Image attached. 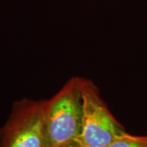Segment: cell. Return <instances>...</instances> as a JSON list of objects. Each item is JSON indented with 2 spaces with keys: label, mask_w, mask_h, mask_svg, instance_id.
<instances>
[{
  "label": "cell",
  "mask_w": 147,
  "mask_h": 147,
  "mask_svg": "<svg viewBox=\"0 0 147 147\" xmlns=\"http://www.w3.org/2000/svg\"><path fill=\"white\" fill-rule=\"evenodd\" d=\"M83 118L80 78L74 77L51 99L47 100V147H58L79 137Z\"/></svg>",
  "instance_id": "6da1fadb"
},
{
  "label": "cell",
  "mask_w": 147,
  "mask_h": 147,
  "mask_svg": "<svg viewBox=\"0 0 147 147\" xmlns=\"http://www.w3.org/2000/svg\"><path fill=\"white\" fill-rule=\"evenodd\" d=\"M80 86L83 118L76 142L83 147H106L126 130L104 103L93 82L80 78Z\"/></svg>",
  "instance_id": "7a4b0ae2"
},
{
  "label": "cell",
  "mask_w": 147,
  "mask_h": 147,
  "mask_svg": "<svg viewBox=\"0 0 147 147\" xmlns=\"http://www.w3.org/2000/svg\"><path fill=\"white\" fill-rule=\"evenodd\" d=\"M58 147H83L82 146H80L78 142L76 141H74V142H68L66 144H64V145H61L60 146Z\"/></svg>",
  "instance_id": "5b68a950"
},
{
  "label": "cell",
  "mask_w": 147,
  "mask_h": 147,
  "mask_svg": "<svg viewBox=\"0 0 147 147\" xmlns=\"http://www.w3.org/2000/svg\"><path fill=\"white\" fill-rule=\"evenodd\" d=\"M106 147H147V136H134L126 131Z\"/></svg>",
  "instance_id": "277c9868"
},
{
  "label": "cell",
  "mask_w": 147,
  "mask_h": 147,
  "mask_svg": "<svg viewBox=\"0 0 147 147\" xmlns=\"http://www.w3.org/2000/svg\"><path fill=\"white\" fill-rule=\"evenodd\" d=\"M46 106L47 100L16 101L0 130V147H47Z\"/></svg>",
  "instance_id": "3957f363"
}]
</instances>
